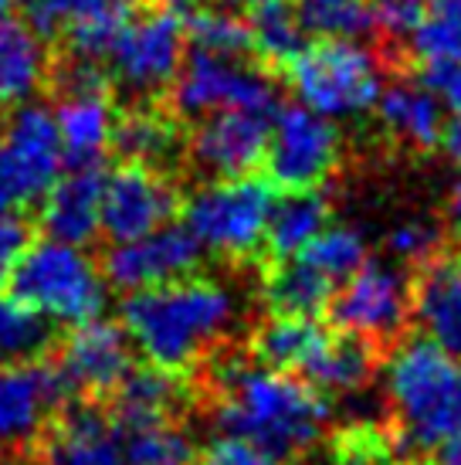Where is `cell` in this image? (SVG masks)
Segmentation results:
<instances>
[{
	"label": "cell",
	"instance_id": "9a60e30c",
	"mask_svg": "<svg viewBox=\"0 0 461 465\" xmlns=\"http://www.w3.org/2000/svg\"><path fill=\"white\" fill-rule=\"evenodd\" d=\"M25 11L41 38L64 41V54L103 62L132 17V0H25Z\"/></svg>",
	"mask_w": 461,
	"mask_h": 465
},
{
	"label": "cell",
	"instance_id": "52a82bcc",
	"mask_svg": "<svg viewBox=\"0 0 461 465\" xmlns=\"http://www.w3.org/2000/svg\"><path fill=\"white\" fill-rule=\"evenodd\" d=\"M170 85H173L170 113L177 119L207 116L221 109H251V113L275 116L279 109V92L261 68L241 65L238 58H224V54L197 52V48L180 65Z\"/></svg>",
	"mask_w": 461,
	"mask_h": 465
},
{
	"label": "cell",
	"instance_id": "83f0119b",
	"mask_svg": "<svg viewBox=\"0 0 461 465\" xmlns=\"http://www.w3.org/2000/svg\"><path fill=\"white\" fill-rule=\"evenodd\" d=\"M329 224V197L319 187L309 191H289L285 201H275L265 232V252L269 262L292 259Z\"/></svg>",
	"mask_w": 461,
	"mask_h": 465
},
{
	"label": "cell",
	"instance_id": "7bdbcfd3",
	"mask_svg": "<svg viewBox=\"0 0 461 465\" xmlns=\"http://www.w3.org/2000/svg\"><path fill=\"white\" fill-rule=\"evenodd\" d=\"M441 143H445V150H448V153L461 163V119H451V123H445Z\"/></svg>",
	"mask_w": 461,
	"mask_h": 465
},
{
	"label": "cell",
	"instance_id": "b9f144b4",
	"mask_svg": "<svg viewBox=\"0 0 461 465\" xmlns=\"http://www.w3.org/2000/svg\"><path fill=\"white\" fill-rule=\"evenodd\" d=\"M427 89L437 92V99L448 105L455 119H461V65H431L421 78Z\"/></svg>",
	"mask_w": 461,
	"mask_h": 465
},
{
	"label": "cell",
	"instance_id": "2e32d148",
	"mask_svg": "<svg viewBox=\"0 0 461 465\" xmlns=\"http://www.w3.org/2000/svg\"><path fill=\"white\" fill-rule=\"evenodd\" d=\"M271 116L251 109H221L207 113L197 130L187 136V156L201 173L221 177H244L265 160Z\"/></svg>",
	"mask_w": 461,
	"mask_h": 465
},
{
	"label": "cell",
	"instance_id": "f6af8a7d",
	"mask_svg": "<svg viewBox=\"0 0 461 465\" xmlns=\"http://www.w3.org/2000/svg\"><path fill=\"white\" fill-rule=\"evenodd\" d=\"M448 211H451V224H455V228H458V234H461V177L455 181V187H451Z\"/></svg>",
	"mask_w": 461,
	"mask_h": 465
},
{
	"label": "cell",
	"instance_id": "4fadbf2b",
	"mask_svg": "<svg viewBox=\"0 0 461 465\" xmlns=\"http://www.w3.org/2000/svg\"><path fill=\"white\" fill-rule=\"evenodd\" d=\"M180 211L177 187L160 167L123 160L103 183V228L113 242H132L163 228Z\"/></svg>",
	"mask_w": 461,
	"mask_h": 465
},
{
	"label": "cell",
	"instance_id": "277c9868",
	"mask_svg": "<svg viewBox=\"0 0 461 465\" xmlns=\"http://www.w3.org/2000/svg\"><path fill=\"white\" fill-rule=\"evenodd\" d=\"M14 296L58 323H85L103 312L105 282L82 245L44 238L25 248L11 272Z\"/></svg>",
	"mask_w": 461,
	"mask_h": 465
},
{
	"label": "cell",
	"instance_id": "d590c367",
	"mask_svg": "<svg viewBox=\"0 0 461 465\" xmlns=\"http://www.w3.org/2000/svg\"><path fill=\"white\" fill-rule=\"evenodd\" d=\"M123 452L126 465H193L191 441L173 421L123 428Z\"/></svg>",
	"mask_w": 461,
	"mask_h": 465
},
{
	"label": "cell",
	"instance_id": "74e56055",
	"mask_svg": "<svg viewBox=\"0 0 461 465\" xmlns=\"http://www.w3.org/2000/svg\"><path fill=\"white\" fill-rule=\"evenodd\" d=\"M333 465H390V441L370 425H357L336 439Z\"/></svg>",
	"mask_w": 461,
	"mask_h": 465
},
{
	"label": "cell",
	"instance_id": "1f68e13d",
	"mask_svg": "<svg viewBox=\"0 0 461 465\" xmlns=\"http://www.w3.org/2000/svg\"><path fill=\"white\" fill-rule=\"evenodd\" d=\"M52 343V326L17 296H0V367L38 361Z\"/></svg>",
	"mask_w": 461,
	"mask_h": 465
},
{
	"label": "cell",
	"instance_id": "ab89813d",
	"mask_svg": "<svg viewBox=\"0 0 461 465\" xmlns=\"http://www.w3.org/2000/svg\"><path fill=\"white\" fill-rule=\"evenodd\" d=\"M31 245V228L17 214H0V285L11 282V272L17 259Z\"/></svg>",
	"mask_w": 461,
	"mask_h": 465
},
{
	"label": "cell",
	"instance_id": "e0dca14e",
	"mask_svg": "<svg viewBox=\"0 0 461 465\" xmlns=\"http://www.w3.org/2000/svg\"><path fill=\"white\" fill-rule=\"evenodd\" d=\"M58 371L64 374L72 394H82L89 401L109 398L119 388V381L132 371L126 330L99 316L75 323L62 343Z\"/></svg>",
	"mask_w": 461,
	"mask_h": 465
},
{
	"label": "cell",
	"instance_id": "3957f363",
	"mask_svg": "<svg viewBox=\"0 0 461 465\" xmlns=\"http://www.w3.org/2000/svg\"><path fill=\"white\" fill-rule=\"evenodd\" d=\"M384 388L407 449H435L461 431V367L431 340H407L390 353Z\"/></svg>",
	"mask_w": 461,
	"mask_h": 465
},
{
	"label": "cell",
	"instance_id": "ba28073f",
	"mask_svg": "<svg viewBox=\"0 0 461 465\" xmlns=\"http://www.w3.org/2000/svg\"><path fill=\"white\" fill-rule=\"evenodd\" d=\"M62 136L44 105H21L0 133V191L14 211L34 204L62 173Z\"/></svg>",
	"mask_w": 461,
	"mask_h": 465
},
{
	"label": "cell",
	"instance_id": "f546056e",
	"mask_svg": "<svg viewBox=\"0 0 461 465\" xmlns=\"http://www.w3.org/2000/svg\"><path fill=\"white\" fill-rule=\"evenodd\" d=\"M407 41L424 68L461 65V0H431Z\"/></svg>",
	"mask_w": 461,
	"mask_h": 465
},
{
	"label": "cell",
	"instance_id": "f35d334b",
	"mask_svg": "<svg viewBox=\"0 0 461 465\" xmlns=\"http://www.w3.org/2000/svg\"><path fill=\"white\" fill-rule=\"evenodd\" d=\"M431 0H370L373 25L390 38H407L414 27L421 25Z\"/></svg>",
	"mask_w": 461,
	"mask_h": 465
},
{
	"label": "cell",
	"instance_id": "d4e9b609",
	"mask_svg": "<svg viewBox=\"0 0 461 465\" xmlns=\"http://www.w3.org/2000/svg\"><path fill=\"white\" fill-rule=\"evenodd\" d=\"M322 336H326V330L312 316H279V312H271L269 320H261L255 326V333L248 340V353L258 367L302 374V367L316 353Z\"/></svg>",
	"mask_w": 461,
	"mask_h": 465
},
{
	"label": "cell",
	"instance_id": "7dc6e473",
	"mask_svg": "<svg viewBox=\"0 0 461 465\" xmlns=\"http://www.w3.org/2000/svg\"><path fill=\"white\" fill-rule=\"evenodd\" d=\"M241 4H248V7H269V4H289V0H241Z\"/></svg>",
	"mask_w": 461,
	"mask_h": 465
},
{
	"label": "cell",
	"instance_id": "7a4b0ae2",
	"mask_svg": "<svg viewBox=\"0 0 461 465\" xmlns=\"http://www.w3.org/2000/svg\"><path fill=\"white\" fill-rule=\"evenodd\" d=\"M238 323V299L228 285L201 275L142 289L123 302L129 343L167 374H191Z\"/></svg>",
	"mask_w": 461,
	"mask_h": 465
},
{
	"label": "cell",
	"instance_id": "8992f818",
	"mask_svg": "<svg viewBox=\"0 0 461 465\" xmlns=\"http://www.w3.org/2000/svg\"><path fill=\"white\" fill-rule=\"evenodd\" d=\"M275 183L258 177H221L193 191L183 204V228L204 252L224 259H248L265 245Z\"/></svg>",
	"mask_w": 461,
	"mask_h": 465
},
{
	"label": "cell",
	"instance_id": "6da1fadb",
	"mask_svg": "<svg viewBox=\"0 0 461 465\" xmlns=\"http://www.w3.org/2000/svg\"><path fill=\"white\" fill-rule=\"evenodd\" d=\"M211 418L224 439H241L275 459L309 452L329 425L326 394L295 374L224 361L211 371Z\"/></svg>",
	"mask_w": 461,
	"mask_h": 465
},
{
	"label": "cell",
	"instance_id": "e575fe53",
	"mask_svg": "<svg viewBox=\"0 0 461 465\" xmlns=\"http://www.w3.org/2000/svg\"><path fill=\"white\" fill-rule=\"evenodd\" d=\"M299 21L326 38H363L373 31L370 0H299Z\"/></svg>",
	"mask_w": 461,
	"mask_h": 465
},
{
	"label": "cell",
	"instance_id": "603a6c76",
	"mask_svg": "<svg viewBox=\"0 0 461 465\" xmlns=\"http://www.w3.org/2000/svg\"><path fill=\"white\" fill-rule=\"evenodd\" d=\"M377 347L343 330H326L322 343L302 367V381L319 394H353L370 384Z\"/></svg>",
	"mask_w": 461,
	"mask_h": 465
},
{
	"label": "cell",
	"instance_id": "30bf717a",
	"mask_svg": "<svg viewBox=\"0 0 461 465\" xmlns=\"http://www.w3.org/2000/svg\"><path fill=\"white\" fill-rule=\"evenodd\" d=\"M339 150L343 140L333 119L319 116L306 105H289L275 116V130H269V181L282 191L319 187L339 163Z\"/></svg>",
	"mask_w": 461,
	"mask_h": 465
},
{
	"label": "cell",
	"instance_id": "5bb4252c",
	"mask_svg": "<svg viewBox=\"0 0 461 465\" xmlns=\"http://www.w3.org/2000/svg\"><path fill=\"white\" fill-rule=\"evenodd\" d=\"M204 248L197 245L187 228H156V232L132 238V242H115L103 262V272L109 285L123 292H142L156 285L177 282L197 272Z\"/></svg>",
	"mask_w": 461,
	"mask_h": 465
},
{
	"label": "cell",
	"instance_id": "5b68a950",
	"mask_svg": "<svg viewBox=\"0 0 461 465\" xmlns=\"http://www.w3.org/2000/svg\"><path fill=\"white\" fill-rule=\"evenodd\" d=\"M282 72L302 105L326 119H353L370 113L384 89L380 62L353 38L306 45Z\"/></svg>",
	"mask_w": 461,
	"mask_h": 465
},
{
	"label": "cell",
	"instance_id": "4316f807",
	"mask_svg": "<svg viewBox=\"0 0 461 465\" xmlns=\"http://www.w3.org/2000/svg\"><path fill=\"white\" fill-rule=\"evenodd\" d=\"M58 136H62V153L72 167L95 163L113 143V105L109 95H68L58 105Z\"/></svg>",
	"mask_w": 461,
	"mask_h": 465
},
{
	"label": "cell",
	"instance_id": "484cf974",
	"mask_svg": "<svg viewBox=\"0 0 461 465\" xmlns=\"http://www.w3.org/2000/svg\"><path fill=\"white\" fill-rule=\"evenodd\" d=\"M333 292L336 285L299 255L271 262L265 269V282H261L265 306L279 316H312L316 320L319 312L329 310Z\"/></svg>",
	"mask_w": 461,
	"mask_h": 465
},
{
	"label": "cell",
	"instance_id": "f1b7e54d",
	"mask_svg": "<svg viewBox=\"0 0 461 465\" xmlns=\"http://www.w3.org/2000/svg\"><path fill=\"white\" fill-rule=\"evenodd\" d=\"M113 418L119 421V428L163 425V421L173 418L180 404V381L177 374H167L160 367L129 371L119 381V388L113 391Z\"/></svg>",
	"mask_w": 461,
	"mask_h": 465
},
{
	"label": "cell",
	"instance_id": "ac0fdd59",
	"mask_svg": "<svg viewBox=\"0 0 461 465\" xmlns=\"http://www.w3.org/2000/svg\"><path fill=\"white\" fill-rule=\"evenodd\" d=\"M38 441L44 465H126L123 428L95 401L62 408Z\"/></svg>",
	"mask_w": 461,
	"mask_h": 465
},
{
	"label": "cell",
	"instance_id": "7c38bea8",
	"mask_svg": "<svg viewBox=\"0 0 461 465\" xmlns=\"http://www.w3.org/2000/svg\"><path fill=\"white\" fill-rule=\"evenodd\" d=\"M68 398L72 388L58 363L38 357L0 367V452L34 445Z\"/></svg>",
	"mask_w": 461,
	"mask_h": 465
},
{
	"label": "cell",
	"instance_id": "44dd1931",
	"mask_svg": "<svg viewBox=\"0 0 461 465\" xmlns=\"http://www.w3.org/2000/svg\"><path fill=\"white\" fill-rule=\"evenodd\" d=\"M377 116L394 140L414 150H435L445 133V103L424 82H394L380 89Z\"/></svg>",
	"mask_w": 461,
	"mask_h": 465
},
{
	"label": "cell",
	"instance_id": "c3c4849f",
	"mask_svg": "<svg viewBox=\"0 0 461 465\" xmlns=\"http://www.w3.org/2000/svg\"><path fill=\"white\" fill-rule=\"evenodd\" d=\"M14 0H0V14H7V7H11Z\"/></svg>",
	"mask_w": 461,
	"mask_h": 465
},
{
	"label": "cell",
	"instance_id": "8fae6325",
	"mask_svg": "<svg viewBox=\"0 0 461 465\" xmlns=\"http://www.w3.org/2000/svg\"><path fill=\"white\" fill-rule=\"evenodd\" d=\"M183 41H187V31L180 14L156 7L136 21L129 17L109 48L113 78L140 95L167 89L183 65Z\"/></svg>",
	"mask_w": 461,
	"mask_h": 465
},
{
	"label": "cell",
	"instance_id": "836d02e7",
	"mask_svg": "<svg viewBox=\"0 0 461 465\" xmlns=\"http://www.w3.org/2000/svg\"><path fill=\"white\" fill-rule=\"evenodd\" d=\"M299 259L309 262L312 269L319 272V275H326L333 285H339L367 262V238H363L357 228H343V224L329 228V224H326V228L299 252Z\"/></svg>",
	"mask_w": 461,
	"mask_h": 465
},
{
	"label": "cell",
	"instance_id": "7402d4cb",
	"mask_svg": "<svg viewBox=\"0 0 461 465\" xmlns=\"http://www.w3.org/2000/svg\"><path fill=\"white\" fill-rule=\"evenodd\" d=\"M48 52L31 25L0 14V109L27 103L48 78Z\"/></svg>",
	"mask_w": 461,
	"mask_h": 465
},
{
	"label": "cell",
	"instance_id": "d6986e66",
	"mask_svg": "<svg viewBox=\"0 0 461 465\" xmlns=\"http://www.w3.org/2000/svg\"><path fill=\"white\" fill-rule=\"evenodd\" d=\"M410 320L424 340L451 357H461V255H435L424 262L410 285Z\"/></svg>",
	"mask_w": 461,
	"mask_h": 465
},
{
	"label": "cell",
	"instance_id": "d6a6232c",
	"mask_svg": "<svg viewBox=\"0 0 461 465\" xmlns=\"http://www.w3.org/2000/svg\"><path fill=\"white\" fill-rule=\"evenodd\" d=\"M183 31H187V41H193L197 52L224 54V58H241L244 52H251V25L228 7L187 11Z\"/></svg>",
	"mask_w": 461,
	"mask_h": 465
},
{
	"label": "cell",
	"instance_id": "60d3db41",
	"mask_svg": "<svg viewBox=\"0 0 461 465\" xmlns=\"http://www.w3.org/2000/svg\"><path fill=\"white\" fill-rule=\"evenodd\" d=\"M201 465H282V459L261 452L241 439H218L204 452Z\"/></svg>",
	"mask_w": 461,
	"mask_h": 465
},
{
	"label": "cell",
	"instance_id": "9c48e42d",
	"mask_svg": "<svg viewBox=\"0 0 461 465\" xmlns=\"http://www.w3.org/2000/svg\"><path fill=\"white\" fill-rule=\"evenodd\" d=\"M336 330L367 340L370 347L397 340L410 323V282L397 265L363 262L329 302Z\"/></svg>",
	"mask_w": 461,
	"mask_h": 465
},
{
	"label": "cell",
	"instance_id": "4dcf8cb0",
	"mask_svg": "<svg viewBox=\"0 0 461 465\" xmlns=\"http://www.w3.org/2000/svg\"><path fill=\"white\" fill-rule=\"evenodd\" d=\"M302 48H306V27L289 4L258 7L251 21V52L261 58V65L282 72Z\"/></svg>",
	"mask_w": 461,
	"mask_h": 465
},
{
	"label": "cell",
	"instance_id": "ee69618b",
	"mask_svg": "<svg viewBox=\"0 0 461 465\" xmlns=\"http://www.w3.org/2000/svg\"><path fill=\"white\" fill-rule=\"evenodd\" d=\"M441 465H461V431L441 441Z\"/></svg>",
	"mask_w": 461,
	"mask_h": 465
},
{
	"label": "cell",
	"instance_id": "bcb514c9",
	"mask_svg": "<svg viewBox=\"0 0 461 465\" xmlns=\"http://www.w3.org/2000/svg\"><path fill=\"white\" fill-rule=\"evenodd\" d=\"M160 11H173V14H187V11H193V4L197 0H153Z\"/></svg>",
	"mask_w": 461,
	"mask_h": 465
},
{
	"label": "cell",
	"instance_id": "cb8c5ba5",
	"mask_svg": "<svg viewBox=\"0 0 461 465\" xmlns=\"http://www.w3.org/2000/svg\"><path fill=\"white\" fill-rule=\"evenodd\" d=\"M183 130L180 119L170 109L160 105H136L115 119L113 126V146L123 160L132 163H146V167H160L170 163L183 146Z\"/></svg>",
	"mask_w": 461,
	"mask_h": 465
},
{
	"label": "cell",
	"instance_id": "8d00e7d4",
	"mask_svg": "<svg viewBox=\"0 0 461 465\" xmlns=\"http://www.w3.org/2000/svg\"><path fill=\"white\" fill-rule=\"evenodd\" d=\"M437 248H441V228L427 218L400 221L387 234V252L407 265H424L427 259H435Z\"/></svg>",
	"mask_w": 461,
	"mask_h": 465
},
{
	"label": "cell",
	"instance_id": "ffe728a7",
	"mask_svg": "<svg viewBox=\"0 0 461 465\" xmlns=\"http://www.w3.org/2000/svg\"><path fill=\"white\" fill-rule=\"evenodd\" d=\"M103 183L105 173L95 163L72 167L68 173H58V181L41 197V228L48 238L85 245L103 232Z\"/></svg>",
	"mask_w": 461,
	"mask_h": 465
}]
</instances>
